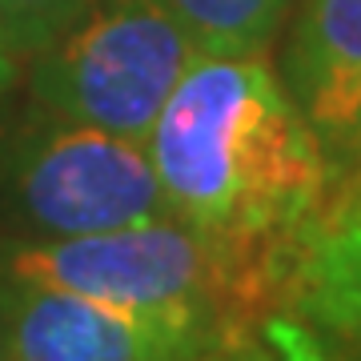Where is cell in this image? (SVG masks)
Instances as JSON below:
<instances>
[{"mask_svg":"<svg viewBox=\"0 0 361 361\" xmlns=\"http://www.w3.org/2000/svg\"><path fill=\"white\" fill-rule=\"evenodd\" d=\"M145 145L169 213L237 245L297 249L337 189L265 52L197 56Z\"/></svg>","mask_w":361,"mask_h":361,"instance_id":"1","label":"cell"},{"mask_svg":"<svg viewBox=\"0 0 361 361\" xmlns=\"http://www.w3.org/2000/svg\"><path fill=\"white\" fill-rule=\"evenodd\" d=\"M197 56L157 0H101L32 56V97L52 121L149 141Z\"/></svg>","mask_w":361,"mask_h":361,"instance_id":"2","label":"cell"},{"mask_svg":"<svg viewBox=\"0 0 361 361\" xmlns=\"http://www.w3.org/2000/svg\"><path fill=\"white\" fill-rule=\"evenodd\" d=\"M16 213L40 237H85L173 217L145 141L52 121L8 161Z\"/></svg>","mask_w":361,"mask_h":361,"instance_id":"3","label":"cell"},{"mask_svg":"<svg viewBox=\"0 0 361 361\" xmlns=\"http://www.w3.org/2000/svg\"><path fill=\"white\" fill-rule=\"evenodd\" d=\"M0 322L8 361H197L237 345L189 317L116 310L8 273L0 281Z\"/></svg>","mask_w":361,"mask_h":361,"instance_id":"4","label":"cell"},{"mask_svg":"<svg viewBox=\"0 0 361 361\" xmlns=\"http://www.w3.org/2000/svg\"><path fill=\"white\" fill-rule=\"evenodd\" d=\"M285 89L334 169L361 161V0H301Z\"/></svg>","mask_w":361,"mask_h":361,"instance_id":"5","label":"cell"},{"mask_svg":"<svg viewBox=\"0 0 361 361\" xmlns=\"http://www.w3.org/2000/svg\"><path fill=\"white\" fill-rule=\"evenodd\" d=\"M201 56L265 52L301 0H157Z\"/></svg>","mask_w":361,"mask_h":361,"instance_id":"6","label":"cell"},{"mask_svg":"<svg viewBox=\"0 0 361 361\" xmlns=\"http://www.w3.org/2000/svg\"><path fill=\"white\" fill-rule=\"evenodd\" d=\"M97 4L101 0H0V16H4L16 56L25 61V56L49 49L52 40L68 32Z\"/></svg>","mask_w":361,"mask_h":361,"instance_id":"7","label":"cell"},{"mask_svg":"<svg viewBox=\"0 0 361 361\" xmlns=\"http://www.w3.org/2000/svg\"><path fill=\"white\" fill-rule=\"evenodd\" d=\"M16 65H20V56H16L13 40H8V28H4V16H0V97L13 89L16 80Z\"/></svg>","mask_w":361,"mask_h":361,"instance_id":"8","label":"cell"},{"mask_svg":"<svg viewBox=\"0 0 361 361\" xmlns=\"http://www.w3.org/2000/svg\"><path fill=\"white\" fill-rule=\"evenodd\" d=\"M197 361H273L265 349L249 345V341H237V345H225V349H213V353H205V357Z\"/></svg>","mask_w":361,"mask_h":361,"instance_id":"9","label":"cell"},{"mask_svg":"<svg viewBox=\"0 0 361 361\" xmlns=\"http://www.w3.org/2000/svg\"><path fill=\"white\" fill-rule=\"evenodd\" d=\"M0 361H8V337H4V322H0Z\"/></svg>","mask_w":361,"mask_h":361,"instance_id":"10","label":"cell"},{"mask_svg":"<svg viewBox=\"0 0 361 361\" xmlns=\"http://www.w3.org/2000/svg\"><path fill=\"white\" fill-rule=\"evenodd\" d=\"M357 193H361V161H357Z\"/></svg>","mask_w":361,"mask_h":361,"instance_id":"11","label":"cell"}]
</instances>
